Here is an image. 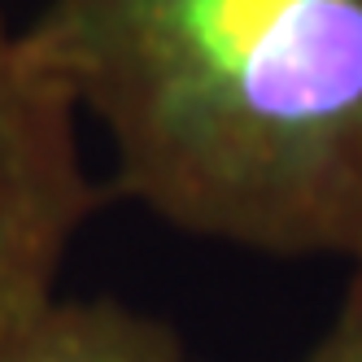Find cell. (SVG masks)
Listing matches in <instances>:
<instances>
[{
  "label": "cell",
  "instance_id": "1",
  "mask_svg": "<svg viewBox=\"0 0 362 362\" xmlns=\"http://www.w3.org/2000/svg\"><path fill=\"white\" fill-rule=\"evenodd\" d=\"M31 44L166 227L362 267V0H44Z\"/></svg>",
  "mask_w": 362,
  "mask_h": 362
},
{
  "label": "cell",
  "instance_id": "2",
  "mask_svg": "<svg viewBox=\"0 0 362 362\" xmlns=\"http://www.w3.org/2000/svg\"><path fill=\"white\" fill-rule=\"evenodd\" d=\"M79 110L27 27L0 9V327L57 297V275L96 210Z\"/></svg>",
  "mask_w": 362,
  "mask_h": 362
},
{
  "label": "cell",
  "instance_id": "3",
  "mask_svg": "<svg viewBox=\"0 0 362 362\" xmlns=\"http://www.w3.org/2000/svg\"><path fill=\"white\" fill-rule=\"evenodd\" d=\"M0 362H188L170 323L110 297H53L0 327Z\"/></svg>",
  "mask_w": 362,
  "mask_h": 362
},
{
  "label": "cell",
  "instance_id": "4",
  "mask_svg": "<svg viewBox=\"0 0 362 362\" xmlns=\"http://www.w3.org/2000/svg\"><path fill=\"white\" fill-rule=\"evenodd\" d=\"M301 362H362V267H349L341 305Z\"/></svg>",
  "mask_w": 362,
  "mask_h": 362
}]
</instances>
